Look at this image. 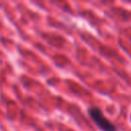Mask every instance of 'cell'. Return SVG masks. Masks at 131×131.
<instances>
[{
	"instance_id": "cell-1",
	"label": "cell",
	"mask_w": 131,
	"mask_h": 131,
	"mask_svg": "<svg viewBox=\"0 0 131 131\" xmlns=\"http://www.w3.org/2000/svg\"><path fill=\"white\" fill-rule=\"evenodd\" d=\"M88 113L90 118L102 131H117L116 127L104 117V115L98 107H90Z\"/></svg>"
}]
</instances>
